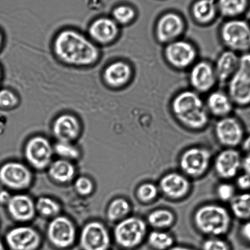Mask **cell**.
<instances>
[{
	"label": "cell",
	"instance_id": "1",
	"mask_svg": "<svg viewBox=\"0 0 250 250\" xmlns=\"http://www.w3.org/2000/svg\"><path fill=\"white\" fill-rule=\"evenodd\" d=\"M56 56L70 65L85 66L97 62L100 52L90 39L72 29L61 31L54 44Z\"/></svg>",
	"mask_w": 250,
	"mask_h": 250
},
{
	"label": "cell",
	"instance_id": "2",
	"mask_svg": "<svg viewBox=\"0 0 250 250\" xmlns=\"http://www.w3.org/2000/svg\"><path fill=\"white\" fill-rule=\"evenodd\" d=\"M170 107L176 121L189 131H203L209 124L210 114L205 103L193 90L179 92L171 100Z\"/></svg>",
	"mask_w": 250,
	"mask_h": 250
},
{
	"label": "cell",
	"instance_id": "3",
	"mask_svg": "<svg viewBox=\"0 0 250 250\" xmlns=\"http://www.w3.org/2000/svg\"><path fill=\"white\" fill-rule=\"evenodd\" d=\"M233 219L229 208L218 203L199 205L192 218L193 227L206 238L226 236L231 230Z\"/></svg>",
	"mask_w": 250,
	"mask_h": 250
},
{
	"label": "cell",
	"instance_id": "4",
	"mask_svg": "<svg viewBox=\"0 0 250 250\" xmlns=\"http://www.w3.org/2000/svg\"><path fill=\"white\" fill-rule=\"evenodd\" d=\"M213 159L212 151L207 147L190 146L182 151L179 156V169L190 180H200L209 171Z\"/></svg>",
	"mask_w": 250,
	"mask_h": 250
},
{
	"label": "cell",
	"instance_id": "5",
	"mask_svg": "<svg viewBox=\"0 0 250 250\" xmlns=\"http://www.w3.org/2000/svg\"><path fill=\"white\" fill-rule=\"evenodd\" d=\"M149 227L146 219L129 216L121 220L114 230L116 243L126 250L138 249L146 242Z\"/></svg>",
	"mask_w": 250,
	"mask_h": 250
},
{
	"label": "cell",
	"instance_id": "6",
	"mask_svg": "<svg viewBox=\"0 0 250 250\" xmlns=\"http://www.w3.org/2000/svg\"><path fill=\"white\" fill-rule=\"evenodd\" d=\"M227 85V93L234 106H250V51L240 55L239 67Z\"/></svg>",
	"mask_w": 250,
	"mask_h": 250
},
{
	"label": "cell",
	"instance_id": "7",
	"mask_svg": "<svg viewBox=\"0 0 250 250\" xmlns=\"http://www.w3.org/2000/svg\"><path fill=\"white\" fill-rule=\"evenodd\" d=\"M220 39L228 50L237 53L250 51V23L237 18L229 19L220 29Z\"/></svg>",
	"mask_w": 250,
	"mask_h": 250
},
{
	"label": "cell",
	"instance_id": "8",
	"mask_svg": "<svg viewBox=\"0 0 250 250\" xmlns=\"http://www.w3.org/2000/svg\"><path fill=\"white\" fill-rule=\"evenodd\" d=\"M157 184L160 195L173 202L186 199L192 189V180L180 171H171L164 174Z\"/></svg>",
	"mask_w": 250,
	"mask_h": 250
},
{
	"label": "cell",
	"instance_id": "9",
	"mask_svg": "<svg viewBox=\"0 0 250 250\" xmlns=\"http://www.w3.org/2000/svg\"><path fill=\"white\" fill-rule=\"evenodd\" d=\"M214 134L217 143L223 148L237 149L246 136L243 124L232 115L218 119Z\"/></svg>",
	"mask_w": 250,
	"mask_h": 250
},
{
	"label": "cell",
	"instance_id": "10",
	"mask_svg": "<svg viewBox=\"0 0 250 250\" xmlns=\"http://www.w3.org/2000/svg\"><path fill=\"white\" fill-rule=\"evenodd\" d=\"M197 48L192 43L180 39L167 44L164 50L167 63L178 70L192 67L197 62Z\"/></svg>",
	"mask_w": 250,
	"mask_h": 250
},
{
	"label": "cell",
	"instance_id": "11",
	"mask_svg": "<svg viewBox=\"0 0 250 250\" xmlns=\"http://www.w3.org/2000/svg\"><path fill=\"white\" fill-rule=\"evenodd\" d=\"M242 157L234 148H223L214 157L212 168L220 180L230 181L236 179L242 170Z\"/></svg>",
	"mask_w": 250,
	"mask_h": 250
},
{
	"label": "cell",
	"instance_id": "12",
	"mask_svg": "<svg viewBox=\"0 0 250 250\" xmlns=\"http://www.w3.org/2000/svg\"><path fill=\"white\" fill-rule=\"evenodd\" d=\"M189 83L192 90L198 94L212 91L218 83L214 65L209 61H198L190 68Z\"/></svg>",
	"mask_w": 250,
	"mask_h": 250
},
{
	"label": "cell",
	"instance_id": "13",
	"mask_svg": "<svg viewBox=\"0 0 250 250\" xmlns=\"http://www.w3.org/2000/svg\"><path fill=\"white\" fill-rule=\"evenodd\" d=\"M185 21L180 15L174 12L164 14L158 20L155 35L159 43L168 44L178 40L185 31Z\"/></svg>",
	"mask_w": 250,
	"mask_h": 250
},
{
	"label": "cell",
	"instance_id": "14",
	"mask_svg": "<svg viewBox=\"0 0 250 250\" xmlns=\"http://www.w3.org/2000/svg\"><path fill=\"white\" fill-rule=\"evenodd\" d=\"M31 174L25 166L17 162L5 163L0 168V182L12 189H23L30 185Z\"/></svg>",
	"mask_w": 250,
	"mask_h": 250
},
{
	"label": "cell",
	"instance_id": "15",
	"mask_svg": "<svg viewBox=\"0 0 250 250\" xmlns=\"http://www.w3.org/2000/svg\"><path fill=\"white\" fill-rule=\"evenodd\" d=\"M83 250H107L110 237L106 227L99 222H91L83 229L80 237Z\"/></svg>",
	"mask_w": 250,
	"mask_h": 250
},
{
	"label": "cell",
	"instance_id": "16",
	"mask_svg": "<svg viewBox=\"0 0 250 250\" xmlns=\"http://www.w3.org/2000/svg\"><path fill=\"white\" fill-rule=\"evenodd\" d=\"M48 238L54 246L64 249L72 246L75 238V229L67 218L59 217L50 223L48 229Z\"/></svg>",
	"mask_w": 250,
	"mask_h": 250
},
{
	"label": "cell",
	"instance_id": "17",
	"mask_svg": "<svg viewBox=\"0 0 250 250\" xmlns=\"http://www.w3.org/2000/svg\"><path fill=\"white\" fill-rule=\"evenodd\" d=\"M53 150L50 142L42 136L31 138L26 144L25 156L29 163L37 169H43L50 163Z\"/></svg>",
	"mask_w": 250,
	"mask_h": 250
},
{
	"label": "cell",
	"instance_id": "18",
	"mask_svg": "<svg viewBox=\"0 0 250 250\" xmlns=\"http://www.w3.org/2000/svg\"><path fill=\"white\" fill-rule=\"evenodd\" d=\"M6 241L12 250H36L40 246L41 238L31 227H18L7 234Z\"/></svg>",
	"mask_w": 250,
	"mask_h": 250
},
{
	"label": "cell",
	"instance_id": "19",
	"mask_svg": "<svg viewBox=\"0 0 250 250\" xmlns=\"http://www.w3.org/2000/svg\"><path fill=\"white\" fill-rule=\"evenodd\" d=\"M205 103L209 114L218 119L231 115L234 107L227 92L221 90L210 92Z\"/></svg>",
	"mask_w": 250,
	"mask_h": 250
},
{
	"label": "cell",
	"instance_id": "20",
	"mask_svg": "<svg viewBox=\"0 0 250 250\" xmlns=\"http://www.w3.org/2000/svg\"><path fill=\"white\" fill-rule=\"evenodd\" d=\"M119 24L112 18L101 17L90 26L89 34L93 40L104 44L111 43L119 34Z\"/></svg>",
	"mask_w": 250,
	"mask_h": 250
},
{
	"label": "cell",
	"instance_id": "21",
	"mask_svg": "<svg viewBox=\"0 0 250 250\" xmlns=\"http://www.w3.org/2000/svg\"><path fill=\"white\" fill-rule=\"evenodd\" d=\"M239 59L238 53L228 49L220 54L214 66L218 83L227 84L239 67Z\"/></svg>",
	"mask_w": 250,
	"mask_h": 250
},
{
	"label": "cell",
	"instance_id": "22",
	"mask_svg": "<svg viewBox=\"0 0 250 250\" xmlns=\"http://www.w3.org/2000/svg\"><path fill=\"white\" fill-rule=\"evenodd\" d=\"M53 129L54 135L60 141L70 143L79 135L80 122L73 115L62 114L55 120Z\"/></svg>",
	"mask_w": 250,
	"mask_h": 250
},
{
	"label": "cell",
	"instance_id": "23",
	"mask_svg": "<svg viewBox=\"0 0 250 250\" xmlns=\"http://www.w3.org/2000/svg\"><path fill=\"white\" fill-rule=\"evenodd\" d=\"M132 70L129 64L124 61H117L111 64L104 70V80L110 87L121 88L131 80Z\"/></svg>",
	"mask_w": 250,
	"mask_h": 250
},
{
	"label": "cell",
	"instance_id": "24",
	"mask_svg": "<svg viewBox=\"0 0 250 250\" xmlns=\"http://www.w3.org/2000/svg\"><path fill=\"white\" fill-rule=\"evenodd\" d=\"M7 205L9 214L17 221H28L34 217L35 212L33 201L26 195L11 197Z\"/></svg>",
	"mask_w": 250,
	"mask_h": 250
},
{
	"label": "cell",
	"instance_id": "25",
	"mask_svg": "<svg viewBox=\"0 0 250 250\" xmlns=\"http://www.w3.org/2000/svg\"><path fill=\"white\" fill-rule=\"evenodd\" d=\"M146 220L148 227H151L152 229L168 231L175 224L176 216L173 210L160 207L149 212Z\"/></svg>",
	"mask_w": 250,
	"mask_h": 250
},
{
	"label": "cell",
	"instance_id": "26",
	"mask_svg": "<svg viewBox=\"0 0 250 250\" xmlns=\"http://www.w3.org/2000/svg\"><path fill=\"white\" fill-rule=\"evenodd\" d=\"M217 6L213 0H199L193 5L192 16L198 23L210 24L217 16Z\"/></svg>",
	"mask_w": 250,
	"mask_h": 250
},
{
	"label": "cell",
	"instance_id": "27",
	"mask_svg": "<svg viewBox=\"0 0 250 250\" xmlns=\"http://www.w3.org/2000/svg\"><path fill=\"white\" fill-rule=\"evenodd\" d=\"M146 243L151 250H168L176 244L175 237L170 232L156 229L148 232Z\"/></svg>",
	"mask_w": 250,
	"mask_h": 250
},
{
	"label": "cell",
	"instance_id": "28",
	"mask_svg": "<svg viewBox=\"0 0 250 250\" xmlns=\"http://www.w3.org/2000/svg\"><path fill=\"white\" fill-rule=\"evenodd\" d=\"M229 205L233 218L242 222L250 220V192L237 193Z\"/></svg>",
	"mask_w": 250,
	"mask_h": 250
},
{
	"label": "cell",
	"instance_id": "29",
	"mask_svg": "<svg viewBox=\"0 0 250 250\" xmlns=\"http://www.w3.org/2000/svg\"><path fill=\"white\" fill-rule=\"evenodd\" d=\"M249 5V0H219L217 9L226 18L237 19L246 13Z\"/></svg>",
	"mask_w": 250,
	"mask_h": 250
},
{
	"label": "cell",
	"instance_id": "30",
	"mask_svg": "<svg viewBox=\"0 0 250 250\" xmlns=\"http://www.w3.org/2000/svg\"><path fill=\"white\" fill-rule=\"evenodd\" d=\"M49 173L54 180L60 182H67L72 180L75 168L69 161L59 160L50 166Z\"/></svg>",
	"mask_w": 250,
	"mask_h": 250
},
{
	"label": "cell",
	"instance_id": "31",
	"mask_svg": "<svg viewBox=\"0 0 250 250\" xmlns=\"http://www.w3.org/2000/svg\"><path fill=\"white\" fill-rule=\"evenodd\" d=\"M160 195L158 184L146 181L137 186L136 197L143 205H149L155 202Z\"/></svg>",
	"mask_w": 250,
	"mask_h": 250
},
{
	"label": "cell",
	"instance_id": "32",
	"mask_svg": "<svg viewBox=\"0 0 250 250\" xmlns=\"http://www.w3.org/2000/svg\"><path fill=\"white\" fill-rule=\"evenodd\" d=\"M131 205L124 198H117L111 203L107 210V217L111 221L122 220L129 217Z\"/></svg>",
	"mask_w": 250,
	"mask_h": 250
},
{
	"label": "cell",
	"instance_id": "33",
	"mask_svg": "<svg viewBox=\"0 0 250 250\" xmlns=\"http://www.w3.org/2000/svg\"><path fill=\"white\" fill-rule=\"evenodd\" d=\"M112 19L118 24H129L136 17V12L131 6L127 5H119L112 11Z\"/></svg>",
	"mask_w": 250,
	"mask_h": 250
},
{
	"label": "cell",
	"instance_id": "34",
	"mask_svg": "<svg viewBox=\"0 0 250 250\" xmlns=\"http://www.w3.org/2000/svg\"><path fill=\"white\" fill-rule=\"evenodd\" d=\"M236 189V186L230 181H222L215 187V195L220 202L229 204L237 194Z\"/></svg>",
	"mask_w": 250,
	"mask_h": 250
},
{
	"label": "cell",
	"instance_id": "35",
	"mask_svg": "<svg viewBox=\"0 0 250 250\" xmlns=\"http://www.w3.org/2000/svg\"><path fill=\"white\" fill-rule=\"evenodd\" d=\"M201 250H233L225 237H207L203 241Z\"/></svg>",
	"mask_w": 250,
	"mask_h": 250
},
{
	"label": "cell",
	"instance_id": "36",
	"mask_svg": "<svg viewBox=\"0 0 250 250\" xmlns=\"http://www.w3.org/2000/svg\"><path fill=\"white\" fill-rule=\"evenodd\" d=\"M36 208L38 211L44 216H53L60 212V205L50 198L43 197L37 202Z\"/></svg>",
	"mask_w": 250,
	"mask_h": 250
},
{
	"label": "cell",
	"instance_id": "37",
	"mask_svg": "<svg viewBox=\"0 0 250 250\" xmlns=\"http://www.w3.org/2000/svg\"><path fill=\"white\" fill-rule=\"evenodd\" d=\"M56 153L65 159H74L79 156V151L68 142L60 141L55 146Z\"/></svg>",
	"mask_w": 250,
	"mask_h": 250
},
{
	"label": "cell",
	"instance_id": "38",
	"mask_svg": "<svg viewBox=\"0 0 250 250\" xmlns=\"http://www.w3.org/2000/svg\"><path fill=\"white\" fill-rule=\"evenodd\" d=\"M19 99L14 92L8 90H0V107L10 109L18 104Z\"/></svg>",
	"mask_w": 250,
	"mask_h": 250
},
{
	"label": "cell",
	"instance_id": "39",
	"mask_svg": "<svg viewBox=\"0 0 250 250\" xmlns=\"http://www.w3.org/2000/svg\"><path fill=\"white\" fill-rule=\"evenodd\" d=\"M75 188L80 194L87 195L92 192V182L87 178L81 177L76 181Z\"/></svg>",
	"mask_w": 250,
	"mask_h": 250
},
{
	"label": "cell",
	"instance_id": "40",
	"mask_svg": "<svg viewBox=\"0 0 250 250\" xmlns=\"http://www.w3.org/2000/svg\"><path fill=\"white\" fill-rule=\"evenodd\" d=\"M234 185L241 192H250V176L244 173L239 174Z\"/></svg>",
	"mask_w": 250,
	"mask_h": 250
},
{
	"label": "cell",
	"instance_id": "41",
	"mask_svg": "<svg viewBox=\"0 0 250 250\" xmlns=\"http://www.w3.org/2000/svg\"><path fill=\"white\" fill-rule=\"evenodd\" d=\"M239 236L244 242L250 244V220L242 223L239 229Z\"/></svg>",
	"mask_w": 250,
	"mask_h": 250
},
{
	"label": "cell",
	"instance_id": "42",
	"mask_svg": "<svg viewBox=\"0 0 250 250\" xmlns=\"http://www.w3.org/2000/svg\"><path fill=\"white\" fill-rule=\"evenodd\" d=\"M242 170L243 173L250 176V154H246L244 157H242Z\"/></svg>",
	"mask_w": 250,
	"mask_h": 250
},
{
	"label": "cell",
	"instance_id": "43",
	"mask_svg": "<svg viewBox=\"0 0 250 250\" xmlns=\"http://www.w3.org/2000/svg\"><path fill=\"white\" fill-rule=\"evenodd\" d=\"M241 146L245 153L250 154V136L245 137Z\"/></svg>",
	"mask_w": 250,
	"mask_h": 250
},
{
	"label": "cell",
	"instance_id": "44",
	"mask_svg": "<svg viewBox=\"0 0 250 250\" xmlns=\"http://www.w3.org/2000/svg\"><path fill=\"white\" fill-rule=\"evenodd\" d=\"M11 198V195L9 194V193L5 192V191L0 192V203L1 204L7 205Z\"/></svg>",
	"mask_w": 250,
	"mask_h": 250
},
{
	"label": "cell",
	"instance_id": "45",
	"mask_svg": "<svg viewBox=\"0 0 250 250\" xmlns=\"http://www.w3.org/2000/svg\"><path fill=\"white\" fill-rule=\"evenodd\" d=\"M197 250L193 247L188 246H184V245H178L175 244V246L171 247L170 250Z\"/></svg>",
	"mask_w": 250,
	"mask_h": 250
},
{
	"label": "cell",
	"instance_id": "46",
	"mask_svg": "<svg viewBox=\"0 0 250 250\" xmlns=\"http://www.w3.org/2000/svg\"><path fill=\"white\" fill-rule=\"evenodd\" d=\"M0 250H5L4 245L2 244L1 241H0Z\"/></svg>",
	"mask_w": 250,
	"mask_h": 250
},
{
	"label": "cell",
	"instance_id": "47",
	"mask_svg": "<svg viewBox=\"0 0 250 250\" xmlns=\"http://www.w3.org/2000/svg\"><path fill=\"white\" fill-rule=\"evenodd\" d=\"M2 43V38L1 34H0V46H1Z\"/></svg>",
	"mask_w": 250,
	"mask_h": 250
},
{
	"label": "cell",
	"instance_id": "48",
	"mask_svg": "<svg viewBox=\"0 0 250 250\" xmlns=\"http://www.w3.org/2000/svg\"><path fill=\"white\" fill-rule=\"evenodd\" d=\"M0 78H1V73H0Z\"/></svg>",
	"mask_w": 250,
	"mask_h": 250
}]
</instances>
